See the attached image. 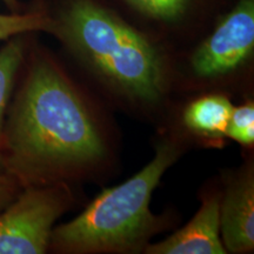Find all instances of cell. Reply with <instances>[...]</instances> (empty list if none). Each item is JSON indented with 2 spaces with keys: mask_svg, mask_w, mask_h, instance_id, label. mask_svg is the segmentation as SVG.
Instances as JSON below:
<instances>
[{
  "mask_svg": "<svg viewBox=\"0 0 254 254\" xmlns=\"http://www.w3.org/2000/svg\"><path fill=\"white\" fill-rule=\"evenodd\" d=\"M105 145L86 105L65 74L36 57L4 128L1 165L34 185L97 163Z\"/></svg>",
  "mask_w": 254,
  "mask_h": 254,
  "instance_id": "1",
  "label": "cell"
},
{
  "mask_svg": "<svg viewBox=\"0 0 254 254\" xmlns=\"http://www.w3.org/2000/svg\"><path fill=\"white\" fill-rule=\"evenodd\" d=\"M55 33L111 86L155 103L166 88L164 59L144 34L93 0H73L52 19Z\"/></svg>",
  "mask_w": 254,
  "mask_h": 254,
  "instance_id": "2",
  "label": "cell"
},
{
  "mask_svg": "<svg viewBox=\"0 0 254 254\" xmlns=\"http://www.w3.org/2000/svg\"><path fill=\"white\" fill-rule=\"evenodd\" d=\"M177 157L176 146L161 144L140 172L122 185L103 190L79 217L53 230L52 245L74 253L118 252L140 245L157 230L151 196Z\"/></svg>",
  "mask_w": 254,
  "mask_h": 254,
  "instance_id": "3",
  "label": "cell"
},
{
  "mask_svg": "<svg viewBox=\"0 0 254 254\" xmlns=\"http://www.w3.org/2000/svg\"><path fill=\"white\" fill-rule=\"evenodd\" d=\"M68 202V192L62 185L28 187L0 213V254L45 253L53 224Z\"/></svg>",
  "mask_w": 254,
  "mask_h": 254,
  "instance_id": "4",
  "label": "cell"
},
{
  "mask_svg": "<svg viewBox=\"0 0 254 254\" xmlns=\"http://www.w3.org/2000/svg\"><path fill=\"white\" fill-rule=\"evenodd\" d=\"M254 49V1L241 0L221 19L190 59L200 78H217L240 67Z\"/></svg>",
  "mask_w": 254,
  "mask_h": 254,
  "instance_id": "5",
  "label": "cell"
},
{
  "mask_svg": "<svg viewBox=\"0 0 254 254\" xmlns=\"http://www.w3.org/2000/svg\"><path fill=\"white\" fill-rule=\"evenodd\" d=\"M151 254H224L220 238V202L206 199L185 227L161 243L146 247Z\"/></svg>",
  "mask_w": 254,
  "mask_h": 254,
  "instance_id": "6",
  "label": "cell"
},
{
  "mask_svg": "<svg viewBox=\"0 0 254 254\" xmlns=\"http://www.w3.org/2000/svg\"><path fill=\"white\" fill-rule=\"evenodd\" d=\"M220 233L232 253L251 252L254 247V183L246 173L230 185L220 204Z\"/></svg>",
  "mask_w": 254,
  "mask_h": 254,
  "instance_id": "7",
  "label": "cell"
},
{
  "mask_svg": "<svg viewBox=\"0 0 254 254\" xmlns=\"http://www.w3.org/2000/svg\"><path fill=\"white\" fill-rule=\"evenodd\" d=\"M233 105L224 95L212 94L193 101L184 113V123L199 134L225 135Z\"/></svg>",
  "mask_w": 254,
  "mask_h": 254,
  "instance_id": "8",
  "label": "cell"
},
{
  "mask_svg": "<svg viewBox=\"0 0 254 254\" xmlns=\"http://www.w3.org/2000/svg\"><path fill=\"white\" fill-rule=\"evenodd\" d=\"M25 44L19 36L12 37L11 40L0 49V167L1 165V144L4 134V116L15 74L24 59Z\"/></svg>",
  "mask_w": 254,
  "mask_h": 254,
  "instance_id": "9",
  "label": "cell"
},
{
  "mask_svg": "<svg viewBox=\"0 0 254 254\" xmlns=\"http://www.w3.org/2000/svg\"><path fill=\"white\" fill-rule=\"evenodd\" d=\"M52 24V18L41 11L0 14V40L11 39L27 32H51Z\"/></svg>",
  "mask_w": 254,
  "mask_h": 254,
  "instance_id": "10",
  "label": "cell"
},
{
  "mask_svg": "<svg viewBox=\"0 0 254 254\" xmlns=\"http://www.w3.org/2000/svg\"><path fill=\"white\" fill-rule=\"evenodd\" d=\"M225 135L241 145L250 146L254 141V106L252 103L233 107Z\"/></svg>",
  "mask_w": 254,
  "mask_h": 254,
  "instance_id": "11",
  "label": "cell"
},
{
  "mask_svg": "<svg viewBox=\"0 0 254 254\" xmlns=\"http://www.w3.org/2000/svg\"><path fill=\"white\" fill-rule=\"evenodd\" d=\"M148 17L163 21L182 18L189 7L190 0H126Z\"/></svg>",
  "mask_w": 254,
  "mask_h": 254,
  "instance_id": "12",
  "label": "cell"
},
{
  "mask_svg": "<svg viewBox=\"0 0 254 254\" xmlns=\"http://www.w3.org/2000/svg\"><path fill=\"white\" fill-rule=\"evenodd\" d=\"M18 180L13 176L6 173L0 174V209H2L12 201L17 190Z\"/></svg>",
  "mask_w": 254,
  "mask_h": 254,
  "instance_id": "13",
  "label": "cell"
},
{
  "mask_svg": "<svg viewBox=\"0 0 254 254\" xmlns=\"http://www.w3.org/2000/svg\"><path fill=\"white\" fill-rule=\"evenodd\" d=\"M2 2H5L6 6H7L8 8H11L12 11H17L19 8V4L17 0H1Z\"/></svg>",
  "mask_w": 254,
  "mask_h": 254,
  "instance_id": "14",
  "label": "cell"
}]
</instances>
